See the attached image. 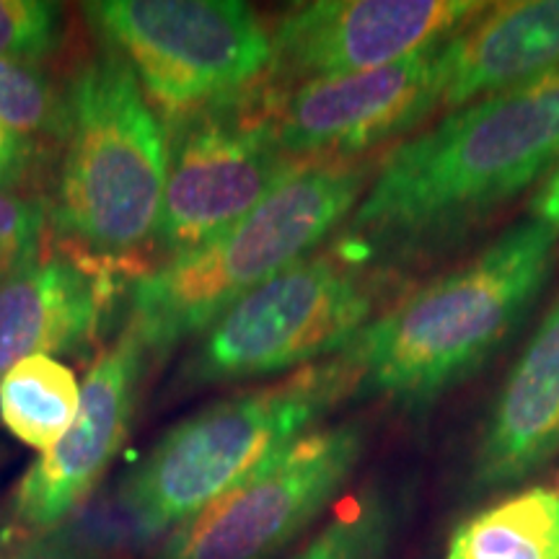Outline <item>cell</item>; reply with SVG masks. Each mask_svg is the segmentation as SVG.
Listing matches in <instances>:
<instances>
[{
  "label": "cell",
  "instance_id": "6da1fadb",
  "mask_svg": "<svg viewBox=\"0 0 559 559\" xmlns=\"http://www.w3.org/2000/svg\"><path fill=\"white\" fill-rule=\"evenodd\" d=\"M559 166V68L453 109L376 169L349 228L419 241L489 213Z\"/></svg>",
  "mask_w": 559,
  "mask_h": 559
},
{
  "label": "cell",
  "instance_id": "7a4b0ae2",
  "mask_svg": "<svg viewBox=\"0 0 559 559\" xmlns=\"http://www.w3.org/2000/svg\"><path fill=\"white\" fill-rule=\"evenodd\" d=\"M557 247V230L531 215L474 260L370 319L340 353L355 389L417 409L469 379L534 309Z\"/></svg>",
  "mask_w": 559,
  "mask_h": 559
},
{
  "label": "cell",
  "instance_id": "3957f363",
  "mask_svg": "<svg viewBox=\"0 0 559 559\" xmlns=\"http://www.w3.org/2000/svg\"><path fill=\"white\" fill-rule=\"evenodd\" d=\"M368 181L370 166L362 160H309L218 239L169 257L135 280L128 326L145 353L164 358L185 340L205 334L251 290L311 257L355 213Z\"/></svg>",
  "mask_w": 559,
  "mask_h": 559
},
{
  "label": "cell",
  "instance_id": "277c9868",
  "mask_svg": "<svg viewBox=\"0 0 559 559\" xmlns=\"http://www.w3.org/2000/svg\"><path fill=\"white\" fill-rule=\"evenodd\" d=\"M355 391L334 355L270 386L249 389L181 419L120 485V506L145 536L169 534L267 464Z\"/></svg>",
  "mask_w": 559,
  "mask_h": 559
},
{
  "label": "cell",
  "instance_id": "5b68a950",
  "mask_svg": "<svg viewBox=\"0 0 559 559\" xmlns=\"http://www.w3.org/2000/svg\"><path fill=\"white\" fill-rule=\"evenodd\" d=\"M68 132L55 221L96 251L156 239L169 169V130L117 52L83 66L68 86Z\"/></svg>",
  "mask_w": 559,
  "mask_h": 559
},
{
  "label": "cell",
  "instance_id": "8992f818",
  "mask_svg": "<svg viewBox=\"0 0 559 559\" xmlns=\"http://www.w3.org/2000/svg\"><path fill=\"white\" fill-rule=\"evenodd\" d=\"M370 280L353 257L311 254L215 321L174 376L177 394L264 379L340 355L373 319Z\"/></svg>",
  "mask_w": 559,
  "mask_h": 559
},
{
  "label": "cell",
  "instance_id": "52a82bcc",
  "mask_svg": "<svg viewBox=\"0 0 559 559\" xmlns=\"http://www.w3.org/2000/svg\"><path fill=\"white\" fill-rule=\"evenodd\" d=\"M83 11L169 122L236 102L270 73L267 26L239 0H96Z\"/></svg>",
  "mask_w": 559,
  "mask_h": 559
},
{
  "label": "cell",
  "instance_id": "ba28073f",
  "mask_svg": "<svg viewBox=\"0 0 559 559\" xmlns=\"http://www.w3.org/2000/svg\"><path fill=\"white\" fill-rule=\"evenodd\" d=\"M366 453L358 423L317 428L166 534L156 559H275L319 519Z\"/></svg>",
  "mask_w": 559,
  "mask_h": 559
},
{
  "label": "cell",
  "instance_id": "9c48e42d",
  "mask_svg": "<svg viewBox=\"0 0 559 559\" xmlns=\"http://www.w3.org/2000/svg\"><path fill=\"white\" fill-rule=\"evenodd\" d=\"M306 164L280 148L267 111H243L239 99L171 122L158 247L177 257L218 239Z\"/></svg>",
  "mask_w": 559,
  "mask_h": 559
},
{
  "label": "cell",
  "instance_id": "30bf717a",
  "mask_svg": "<svg viewBox=\"0 0 559 559\" xmlns=\"http://www.w3.org/2000/svg\"><path fill=\"white\" fill-rule=\"evenodd\" d=\"M487 3L474 0H317L277 21L270 73L288 86L386 68L443 45Z\"/></svg>",
  "mask_w": 559,
  "mask_h": 559
},
{
  "label": "cell",
  "instance_id": "8fae6325",
  "mask_svg": "<svg viewBox=\"0 0 559 559\" xmlns=\"http://www.w3.org/2000/svg\"><path fill=\"white\" fill-rule=\"evenodd\" d=\"M438 47L386 68L293 86L267 109L280 148L300 160L349 158L415 130L440 111Z\"/></svg>",
  "mask_w": 559,
  "mask_h": 559
},
{
  "label": "cell",
  "instance_id": "7c38bea8",
  "mask_svg": "<svg viewBox=\"0 0 559 559\" xmlns=\"http://www.w3.org/2000/svg\"><path fill=\"white\" fill-rule=\"evenodd\" d=\"M143 366L145 347L124 326L117 345L91 366L75 423L21 477L11 500V515L21 528L34 536L66 526L91 498L132 430Z\"/></svg>",
  "mask_w": 559,
  "mask_h": 559
},
{
  "label": "cell",
  "instance_id": "4fadbf2b",
  "mask_svg": "<svg viewBox=\"0 0 559 559\" xmlns=\"http://www.w3.org/2000/svg\"><path fill=\"white\" fill-rule=\"evenodd\" d=\"M559 456V298L502 381L481 428L469 487L506 492Z\"/></svg>",
  "mask_w": 559,
  "mask_h": 559
},
{
  "label": "cell",
  "instance_id": "5bb4252c",
  "mask_svg": "<svg viewBox=\"0 0 559 559\" xmlns=\"http://www.w3.org/2000/svg\"><path fill=\"white\" fill-rule=\"evenodd\" d=\"M559 68V0L485 5L436 50L440 111Z\"/></svg>",
  "mask_w": 559,
  "mask_h": 559
},
{
  "label": "cell",
  "instance_id": "9a60e30c",
  "mask_svg": "<svg viewBox=\"0 0 559 559\" xmlns=\"http://www.w3.org/2000/svg\"><path fill=\"white\" fill-rule=\"evenodd\" d=\"M109 280L70 260L34 262L0 285V379L34 355L81 353L99 332Z\"/></svg>",
  "mask_w": 559,
  "mask_h": 559
},
{
  "label": "cell",
  "instance_id": "2e32d148",
  "mask_svg": "<svg viewBox=\"0 0 559 559\" xmlns=\"http://www.w3.org/2000/svg\"><path fill=\"white\" fill-rule=\"evenodd\" d=\"M443 559H559V474L459 523Z\"/></svg>",
  "mask_w": 559,
  "mask_h": 559
},
{
  "label": "cell",
  "instance_id": "e0dca14e",
  "mask_svg": "<svg viewBox=\"0 0 559 559\" xmlns=\"http://www.w3.org/2000/svg\"><path fill=\"white\" fill-rule=\"evenodd\" d=\"M81 409V383L73 368L50 355L16 362L0 379V423L34 451H50Z\"/></svg>",
  "mask_w": 559,
  "mask_h": 559
},
{
  "label": "cell",
  "instance_id": "ac0fdd59",
  "mask_svg": "<svg viewBox=\"0 0 559 559\" xmlns=\"http://www.w3.org/2000/svg\"><path fill=\"white\" fill-rule=\"evenodd\" d=\"M0 124L34 143L66 140L68 94L34 62L0 60Z\"/></svg>",
  "mask_w": 559,
  "mask_h": 559
},
{
  "label": "cell",
  "instance_id": "d6986e66",
  "mask_svg": "<svg viewBox=\"0 0 559 559\" xmlns=\"http://www.w3.org/2000/svg\"><path fill=\"white\" fill-rule=\"evenodd\" d=\"M394 526V506L368 492L334 515L293 559H389Z\"/></svg>",
  "mask_w": 559,
  "mask_h": 559
},
{
  "label": "cell",
  "instance_id": "ffe728a7",
  "mask_svg": "<svg viewBox=\"0 0 559 559\" xmlns=\"http://www.w3.org/2000/svg\"><path fill=\"white\" fill-rule=\"evenodd\" d=\"M62 39V5L50 0H0V60L50 58Z\"/></svg>",
  "mask_w": 559,
  "mask_h": 559
},
{
  "label": "cell",
  "instance_id": "44dd1931",
  "mask_svg": "<svg viewBox=\"0 0 559 559\" xmlns=\"http://www.w3.org/2000/svg\"><path fill=\"white\" fill-rule=\"evenodd\" d=\"M47 210L39 200L0 192V285L39 260Z\"/></svg>",
  "mask_w": 559,
  "mask_h": 559
},
{
  "label": "cell",
  "instance_id": "7402d4cb",
  "mask_svg": "<svg viewBox=\"0 0 559 559\" xmlns=\"http://www.w3.org/2000/svg\"><path fill=\"white\" fill-rule=\"evenodd\" d=\"M11 559H104L86 544L70 526H58L52 531H41L26 539L13 551Z\"/></svg>",
  "mask_w": 559,
  "mask_h": 559
},
{
  "label": "cell",
  "instance_id": "603a6c76",
  "mask_svg": "<svg viewBox=\"0 0 559 559\" xmlns=\"http://www.w3.org/2000/svg\"><path fill=\"white\" fill-rule=\"evenodd\" d=\"M39 143L0 124V192H9L26 179L37 158Z\"/></svg>",
  "mask_w": 559,
  "mask_h": 559
},
{
  "label": "cell",
  "instance_id": "cb8c5ba5",
  "mask_svg": "<svg viewBox=\"0 0 559 559\" xmlns=\"http://www.w3.org/2000/svg\"><path fill=\"white\" fill-rule=\"evenodd\" d=\"M534 218H539L559 234V166L544 181L539 198L534 200Z\"/></svg>",
  "mask_w": 559,
  "mask_h": 559
}]
</instances>
